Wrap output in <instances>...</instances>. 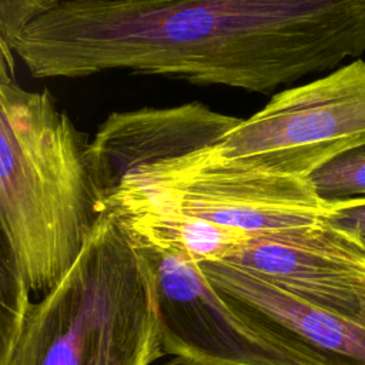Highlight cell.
Returning <instances> with one entry per match:
<instances>
[{
	"label": "cell",
	"mask_w": 365,
	"mask_h": 365,
	"mask_svg": "<svg viewBox=\"0 0 365 365\" xmlns=\"http://www.w3.org/2000/svg\"><path fill=\"white\" fill-rule=\"evenodd\" d=\"M57 4V0H0V61L13 63V41Z\"/></svg>",
	"instance_id": "cell-11"
},
{
	"label": "cell",
	"mask_w": 365,
	"mask_h": 365,
	"mask_svg": "<svg viewBox=\"0 0 365 365\" xmlns=\"http://www.w3.org/2000/svg\"><path fill=\"white\" fill-rule=\"evenodd\" d=\"M225 261L365 325V245L324 220L252 235Z\"/></svg>",
	"instance_id": "cell-7"
},
{
	"label": "cell",
	"mask_w": 365,
	"mask_h": 365,
	"mask_svg": "<svg viewBox=\"0 0 365 365\" xmlns=\"http://www.w3.org/2000/svg\"><path fill=\"white\" fill-rule=\"evenodd\" d=\"M240 121L198 101L111 113L88 144L101 207L124 175L163 158L215 145Z\"/></svg>",
	"instance_id": "cell-8"
},
{
	"label": "cell",
	"mask_w": 365,
	"mask_h": 365,
	"mask_svg": "<svg viewBox=\"0 0 365 365\" xmlns=\"http://www.w3.org/2000/svg\"><path fill=\"white\" fill-rule=\"evenodd\" d=\"M88 144L48 90L0 66L1 264L30 292L61 281L103 212Z\"/></svg>",
	"instance_id": "cell-2"
},
{
	"label": "cell",
	"mask_w": 365,
	"mask_h": 365,
	"mask_svg": "<svg viewBox=\"0 0 365 365\" xmlns=\"http://www.w3.org/2000/svg\"><path fill=\"white\" fill-rule=\"evenodd\" d=\"M58 3H66V1H87V0H57Z\"/></svg>",
	"instance_id": "cell-13"
},
{
	"label": "cell",
	"mask_w": 365,
	"mask_h": 365,
	"mask_svg": "<svg viewBox=\"0 0 365 365\" xmlns=\"http://www.w3.org/2000/svg\"><path fill=\"white\" fill-rule=\"evenodd\" d=\"M309 181L327 204L365 198V145L334 158Z\"/></svg>",
	"instance_id": "cell-10"
},
{
	"label": "cell",
	"mask_w": 365,
	"mask_h": 365,
	"mask_svg": "<svg viewBox=\"0 0 365 365\" xmlns=\"http://www.w3.org/2000/svg\"><path fill=\"white\" fill-rule=\"evenodd\" d=\"M365 145V61L288 87L241 118L214 150L230 161L309 178L334 158Z\"/></svg>",
	"instance_id": "cell-5"
},
{
	"label": "cell",
	"mask_w": 365,
	"mask_h": 365,
	"mask_svg": "<svg viewBox=\"0 0 365 365\" xmlns=\"http://www.w3.org/2000/svg\"><path fill=\"white\" fill-rule=\"evenodd\" d=\"M11 50L34 78L128 70L271 93L365 53V0L66 1Z\"/></svg>",
	"instance_id": "cell-1"
},
{
	"label": "cell",
	"mask_w": 365,
	"mask_h": 365,
	"mask_svg": "<svg viewBox=\"0 0 365 365\" xmlns=\"http://www.w3.org/2000/svg\"><path fill=\"white\" fill-rule=\"evenodd\" d=\"M235 308L317 351L334 365H365V325L314 305L227 261L198 262Z\"/></svg>",
	"instance_id": "cell-9"
},
{
	"label": "cell",
	"mask_w": 365,
	"mask_h": 365,
	"mask_svg": "<svg viewBox=\"0 0 365 365\" xmlns=\"http://www.w3.org/2000/svg\"><path fill=\"white\" fill-rule=\"evenodd\" d=\"M0 334V365H151L164 354L145 259L110 211L61 281Z\"/></svg>",
	"instance_id": "cell-3"
},
{
	"label": "cell",
	"mask_w": 365,
	"mask_h": 365,
	"mask_svg": "<svg viewBox=\"0 0 365 365\" xmlns=\"http://www.w3.org/2000/svg\"><path fill=\"white\" fill-rule=\"evenodd\" d=\"M135 244L148 268L164 354L181 365H334L231 305L197 261Z\"/></svg>",
	"instance_id": "cell-6"
},
{
	"label": "cell",
	"mask_w": 365,
	"mask_h": 365,
	"mask_svg": "<svg viewBox=\"0 0 365 365\" xmlns=\"http://www.w3.org/2000/svg\"><path fill=\"white\" fill-rule=\"evenodd\" d=\"M324 221L365 245V198L328 204Z\"/></svg>",
	"instance_id": "cell-12"
},
{
	"label": "cell",
	"mask_w": 365,
	"mask_h": 365,
	"mask_svg": "<svg viewBox=\"0 0 365 365\" xmlns=\"http://www.w3.org/2000/svg\"><path fill=\"white\" fill-rule=\"evenodd\" d=\"M103 211L185 217L257 235L317 224L328 204L309 178L230 161L207 145L124 175Z\"/></svg>",
	"instance_id": "cell-4"
}]
</instances>
